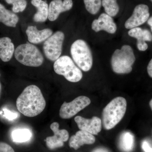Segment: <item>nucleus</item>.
<instances>
[{"mask_svg":"<svg viewBox=\"0 0 152 152\" xmlns=\"http://www.w3.org/2000/svg\"><path fill=\"white\" fill-rule=\"evenodd\" d=\"M46 102L42 91L35 85L25 88L16 101L17 109L28 117H34L41 113L45 108Z\"/></svg>","mask_w":152,"mask_h":152,"instance_id":"nucleus-1","label":"nucleus"},{"mask_svg":"<svg viewBox=\"0 0 152 152\" xmlns=\"http://www.w3.org/2000/svg\"><path fill=\"white\" fill-rule=\"evenodd\" d=\"M127 108L126 99L117 97L104 108L102 112V124L106 130L111 129L124 118Z\"/></svg>","mask_w":152,"mask_h":152,"instance_id":"nucleus-2","label":"nucleus"},{"mask_svg":"<svg viewBox=\"0 0 152 152\" xmlns=\"http://www.w3.org/2000/svg\"><path fill=\"white\" fill-rule=\"evenodd\" d=\"M136 58L130 46L124 45L121 49L114 51L111 58L112 69L117 74L130 73L132 70V66Z\"/></svg>","mask_w":152,"mask_h":152,"instance_id":"nucleus-3","label":"nucleus"},{"mask_svg":"<svg viewBox=\"0 0 152 152\" xmlns=\"http://www.w3.org/2000/svg\"><path fill=\"white\" fill-rule=\"evenodd\" d=\"M16 59L24 65L30 67L40 66L43 63V56L35 46L27 43L21 44L15 50Z\"/></svg>","mask_w":152,"mask_h":152,"instance_id":"nucleus-4","label":"nucleus"},{"mask_svg":"<svg viewBox=\"0 0 152 152\" xmlns=\"http://www.w3.org/2000/svg\"><path fill=\"white\" fill-rule=\"evenodd\" d=\"M71 54L73 61L79 68L84 72L91 69L93 58L89 47L85 41L78 39L72 44Z\"/></svg>","mask_w":152,"mask_h":152,"instance_id":"nucleus-5","label":"nucleus"},{"mask_svg":"<svg viewBox=\"0 0 152 152\" xmlns=\"http://www.w3.org/2000/svg\"><path fill=\"white\" fill-rule=\"evenodd\" d=\"M53 68L56 73L64 76L68 81L77 83L83 78L82 71L68 56L60 57L55 61Z\"/></svg>","mask_w":152,"mask_h":152,"instance_id":"nucleus-6","label":"nucleus"},{"mask_svg":"<svg viewBox=\"0 0 152 152\" xmlns=\"http://www.w3.org/2000/svg\"><path fill=\"white\" fill-rule=\"evenodd\" d=\"M64 38V33L58 31L45 41L43 49L45 56L48 59L55 61L59 58L61 54Z\"/></svg>","mask_w":152,"mask_h":152,"instance_id":"nucleus-7","label":"nucleus"},{"mask_svg":"<svg viewBox=\"0 0 152 152\" xmlns=\"http://www.w3.org/2000/svg\"><path fill=\"white\" fill-rule=\"evenodd\" d=\"M91 103L89 98L83 96L75 98L70 102H64L60 109V117L64 119L71 118L88 106Z\"/></svg>","mask_w":152,"mask_h":152,"instance_id":"nucleus-8","label":"nucleus"},{"mask_svg":"<svg viewBox=\"0 0 152 152\" xmlns=\"http://www.w3.org/2000/svg\"><path fill=\"white\" fill-rule=\"evenodd\" d=\"M149 8L147 5L140 4L136 6L132 15L126 21L125 27L131 29L143 24L149 18Z\"/></svg>","mask_w":152,"mask_h":152,"instance_id":"nucleus-9","label":"nucleus"},{"mask_svg":"<svg viewBox=\"0 0 152 152\" xmlns=\"http://www.w3.org/2000/svg\"><path fill=\"white\" fill-rule=\"evenodd\" d=\"M54 133L52 137H48L46 139L47 146L50 149H55L63 147L64 142L69 138V134L65 129H59V124L58 122L52 123L50 126Z\"/></svg>","mask_w":152,"mask_h":152,"instance_id":"nucleus-10","label":"nucleus"},{"mask_svg":"<svg viewBox=\"0 0 152 152\" xmlns=\"http://www.w3.org/2000/svg\"><path fill=\"white\" fill-rule=\"evenodd\" d=\"M75 121L80 130L86 131L94 135H96L102 130V120L98 117L94 116L91 119H86L77 116L75 118Z\"/></svg>","mask_w":152,"mask_h":152,"instance_id":"nucleus-11","label":"nucleus"},{"mask_svg":"<svg viewBox=\"0 0 152 152\" xmlns=\"http://www.w3.org/2000/svg\"><path fill=\"white\" fill-rule=\"evenodd\" d=\"M91 28L96 32L104 31L111 34L115 33L117 29L116 24L113 19L106 13L101 14L97 19L94 20Z\"/></svg>","mask_w":152,"mask_h":152,"instance_id":"nucleus-12","label":"nucleus"},{"mask_svg":"<svg viewBox=\"0 0 152 152\" xmlns=\"http://www.w3.org/2000/svg\"><path fill=\"white\" fill-rule=\"evenodd\" d=\"M73 5L72 0H53L48 7V19L50 21H54L63 12L70 10Z\"/></svg>","mask_w":152,"mask_h":152,"instance_id":"nucleus-13","label":"nucleus"},{"mask_svg":"<svg viewBox=\"0 0 152 152\" xmlns=\"http://www.w3.org/2000/svg\"><path fill=\"white\" fill-rule=\"evenodd\" d=\"M128 34L137 39V48L141 51H145L148 46L146 42H152V34L148 29H143L142 28L136 27L130 29Z\"/></svg>","mask_w":152,"mask_h":152,"instance_id":"nucleus-14","label":"nucleus"},{"mask_svg":"<svg viewBox=\"0 0 152 152\" xmlns=\"http://www.w3.org/2000/svg\"><path fill=\"white\" fill-rule=\"evenodd\" d=\"M28 40L31 43L39 44L46 40L53 34L50 29L39 30L35 26H29L26 30Z\"/></svg>","mask_w":152,"mask_h":152,"instance_id":"nucleus-15","label":"nucleus"},{"mask_svg":"<svg viewBox=\"0 0 152 152\" xmlns=\"http://www.w3.org/2000/svg\"><path fill=\"white\" fill-rule=\"evenodd\" d=\"M96 139L94 135L83 130L78 131L75 134L71 137L69 142L70 147L77 150L84 145H91Z\"/></svg>","mask_w":152,"mask_h":152,"instance_id":"nucleus-16","label":"nucleus"},{"mask_svg":"<svg viewBox=\"0 0 152 152\" xmlns=\"http://www.w3.org/2000/svg\"><path fill=\"white\" fill-rule=\"evenodd\" d=\"M15 51L14 44L10 38H0V59L3 61H9L12 57Z\"/></svg>","mask_w":152,"mask_h":152,"instance_id":"nucleus-17","label":"nucleus"},{"mask_svg":"<svg viewBox=\"0 0 152 152\" xmlns=\"http://www.w3.org/2000/svg\"><path fill=\"white\" fill-rule=\"evenodd\" d=\"M32 4L37 9V12L34 16V20L37 23H43L46 21L48 17V4L42 0H31Z\"/></svg>","mask_w":152,"mask_h":152,"instance_id":"nucleus-18","label":"nucleus"},{"mask_svg":"<svg viewBox=\"0 0 152 152\" xmlns=\"http://www.w3.org/2000/svg\"><path fill=\"white\" fill-rule=\"evenodd\" d=\"M18 17L0 4V22L8 27L15 28L19 21Z\"/></svg>","mask_w":152,"mask_h":152,"instance_id":"nucleus-19","label":"nucleus"},{"mask_svg":"<svg viewBox=\"0 0 152 152\" xmlns=\"http://www.w3.org/2000/svg\"><path fill=\"white\" fill-rule=\"evenodd\" d=\"M134 145V138L130 132H125L120 136L119 146L124 152H130L132 151Z\"/></svg>","mask_w":152,"mask_h":152,"instance_id":"nucleus-20","label":"nucleus"},{"mask_svg":"<svg viewBox=\"0 0 152 152\" xmlns=\"http://www.w3.org/2000/svg\"><path fill=\"white\" fill-rule=\"evenodd\" d=\"M32 136L31 131L26 128H18L11 133V138L14 142L18 143L28 141Z\"/></svg>","mask_w":152,"mask_h":152,"instance_id":"nucleus-21","label":"nucleus"},{"mask_svg":"<svg viewBox=\"0 0 152 152\" xmlns=\"http://www.w3.org/2000/svg\"><path fill=\"white\" fill-rule=\"evenodd\" d=\"M102 1L106 13L110 16H115L119 12V7L117 0H102Z\"/></svg>","mask_w":152,"mask_h":152,"instance_id":"nucleus-22","label":"nucleus"},{"mask_svg":"<svg viewBox=\"0 0 152 152\" xmlns=\"http://www.w3.org/2000/svg\"><path fill=\"white\" fill-rule=\"evenodd\" d=\"M85 7L89 13L94 15L100 10L102 0H83Z\"/></svg>","mask_w":152,"mask_h":152,"instance_id":"nucleus-23","label":"nucleus"},{"mask_svg":"<svg viewBox=\"0 0 152 152\" xmlns=\"http://www.w3.org/2000/svg\"><path fill=\"white\" fill-rule=\"evenodd\" d=\"M5 1L8 4H12V11L14 13L23 12L27 5L26 0H5Z\"/></svg>","mask_w":152,"mask_h":152,"instance_id":"nucleus-24","label":"nucleus"},{"mask_svg":"<svg viewBox=\"0 0 152 152\" xmlns=\"http://www.w3.org/2000/svg\"><path fill=\"white\" fill-rule=\"evenodd\" d=\"M3 116L9 121H13L16 119L18 116L17 113L11 111L6 108L3 109Z\"/></svg>","mask_w":152,"mask_h":152,"instance_id":"nucleus-25","label":"nucleus"},{"mask_svg":"<svg viewBox=\"0 0 152 152\" xmlns=\"http://www.w3.org/2000/svg\"><path fill=\"white\" fill-rule=\"evenodd\" d=\"M0 152H15L11 146L6 143L0 142Z\"/></svg>","mask_w":152,"mask_h":152,"instance_id":"nucleus-26","label":"nucleus"},{"mask_svg":"<svg viewBox=\"0 0 152 152\" xmlns=\"http://www.w3.org/2000/svg\"><path fill=\"white\" fill-rule=\"evenodd\" d=\"M142 147L145 152H152V148L147 141L145 140L142 142Z\"/></svg>","mask_w":152,"mask_h":152,"instance_id":"nucleus-27","label":"nucleus"},{"mask_svg":"<svg viewBox=\"0 0 152 152\" xmlns=\"http://www.w3.org/2000/svg\"><path fill=\"white\" fill-rule=\"evenodd\" d=\"M147 72L149 76L152 78V58L150 61L148 67H147Z\"/></svg>","mask_w":152,"mask_h":152,"instance_id":"nucleus-28","label":"nucleus"},{"mask_svg":"<svg viewBox=\"0 0 152 152\" xmlns=\"http://www.w3.org/2000/svg\"><path fill=\"white\" fill-rule=\"evenodd\" d=\"M92 152H109L107 150L102 148H99L95 149Z\"/></svg>","mask_w":152,"mask_h":152,"instance_id":"nucleus-29","label":"nucleus"},{"mask_svg":"<svg viewBox=\"0 0 152 152\" xmlns=\"http://www.w3.org/2000/svg\"><path fill=\"white\" fill-rule=\"evenodd\" d=\"M147 23H148V24L151 27V30L152 32V16L151 18L148 19V21H147Z\"/></svg>","mask_w":152,"mask_h":152,"instance_id":"nucleus-30","label":"nucleus"},{"mask_svg":"<svg viewBox=\"0 0 152 152\" xmlns=\"http://www.w3.org/2000/svg\"><path fill=\"white\" fill-rule=\"evenodd\" d=\"M149 105L150 107H151V109L152 111V99H151V100L149 102Z\"/></svg>","mask_w":152,"mask_h":152,"instance_id":"nucleus-31","label":"nucleus"},{"mask_svg":"<svg viewBox=\"0 0 152 152\" xmlns=\"http://www.w3.org/2000/svg\"><path fill=\"white\" fill-rule=\"evenodd\" d=\"M1 85L0 83V96H1Z\"/></svg>","mask_w":152,"mask_h":152,"instance_id":"nucleus-32","label":"nucleus"},{"mask_svg":"<svg viewBox=\"0 0 152 152\" xmlns=\"http://www.w3.org/2000/svg\"><path fill=\"white\" fill-rule=\"evenodd\" d=\"M151 1L152 2V0H151Z\"/></svg>","mask_w":152,"mask_h":152,"instance_id":"nucleus-33","label":"nucleus"},{"mask_svg":"<svg viewBox=\"0 0 152 152\" xmlns=\"http://www.w3.org/2000/svg\"><path fill=\"white\" fill-rule=\"evenodd\" d=\"M0 76H1V74H0Z\"/></svg>","mask_w":152,"mask_h":152,"instance_id":"nucleus-34","label":"nucleus"}]
</instances>
